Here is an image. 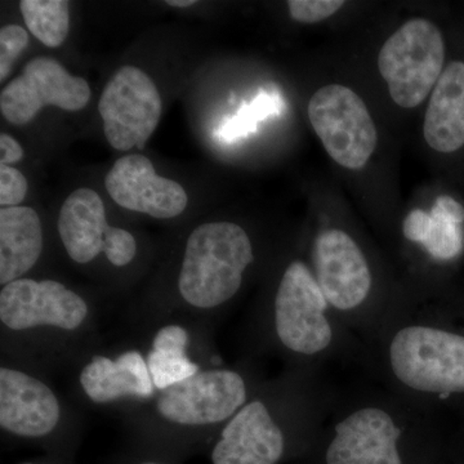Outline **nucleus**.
<instances>
[{
  "label": "nucleus",
  "mask_w": 464,
  "mask_h": 464,
  "mask_svg": "<svg viewBox=\"0 0 464 464\" xmlns=\"http://www.w3.org/2000/svg\"><path fill=\"white\" fill-rule=\"evenodd\" d=\"M255 259L248 234L234 222H208L195 228L186 243L179 276L186 304L210 310L227 304L243 284Z\"/></svg>",
  "instance_id": "obj_1"
},
{
  "label": "nucleus",
  "mask_w": 464,
  "mask_h": 464,
  "mask_svg": "<svg viewBox=\"0 0 464 464\" xmlns=\"http://www.w3.org/2000/svg\"><path fill=\"white\" fill-rule=\"evenodd\" d=\"M391 371L400 383L423 393L464 392V337L444 329L409 325L389 348Z\"/></svg>",
  "instance_id": "obj_2"
},
{
  "label": "nucleus",
  "mask_w": 464,
  "mask_h": 464,
  "mask_svg": "<svg viewBox=\"0 0 464 464\" xmlns=\"http://www.w3.org/2000/svg\"><path fill=\"white\" fill-rule=\"evenodd\" d=\"M444 61L445 43L439 27L426 18H413L384 43L378 70L396 105L413 109L438 84Z\"/></svg>",
  "instance_id": "obj_3"
},
{
  "label": "nucleus",
  "mask_w": 464,
  "mask_h": 464,
  "mask_svg": "<svg viewBox=\"0 0 464 464\" xmlns=\"http://www.w3.org/2000/svg\"><path fill=\"white\" fill-rule=\"evenodd\" d=\"M308 119L324 149L347 169H362L377 148V128L362 97L341 84L325 85L308 102Z\"/></svg>",
  "instance_id": "obj_4"
},
{
  "label": "nucleus",
  "mask_w": 464,
  "mask_h": 464,
  "mask_svg": "<svg viewBox=\"0 0 464 464\" xmlns=\"http://www.w3.org/2000/svg\"><path fill=\"white\" fill-rule=\"evenodd\" d=\"M329 304L315 275L304 262L286 267L275 295V332L284 347L301 356H315L331 347L334 333Z\"/></svg>",
  "instance_id": "obj_5"
},
{
  "label": "nucleus",
  "mask_w": 464,
  "mask_h": 464,
  "mask_svg": "<svg viewBox=\"0 0 464 464\" xmlns=\"http://www.w3.org/2000/svg\"><path fill=\"white\" fill-rule=\"evenodd\" d=\"M99 111L112 148L143 150L160 121V93L141 69L123 66L101 94Z\"/></svg>",
  "instance_id": "obj_6"
},
{
  "label": "nucleus",
  "mask_w": 464,
  "mask_h": 464,
  "mask_svg": "<svg viewBox=\"0 0 464 464\" xmlns=\"http://www.w3.org/2000/svg\"><path fill=\"white\" fill-rule=\"evenodd\" d=\"M58 234L67 256L76 264H90L103 253L116 267L130 265L137 241L130 231L110 226L105 204L91 188H78L61 207Z\"/></svg>",
  "instance_id": "obj_7"
},
{
  "label": "nucleus",
  "mask_w": 464,
  "mask_h": 464,
  "mask_svg": "<svg viewBox=\"0 0 464 464\" xmlns=\"http://www.w3.org/2000/svg\"><path fill=\"white\" fill-rule=\"evenodd\" d=\"M246 384L228 369L199 372L194 377L160 391L159 415L179 426H210L231 420L246 404Z\"/></svg>",
  "instance_id": "obj_8"
},
{
  "label": "nucleus",
  "mask_w": 464,
  "mask_h": 464,
  "mask_svg": "<svg viewBox=\"0 0 464 464\" xmlns=\"http://www.w3.org/2000/svg\"><path fill=\"white\" fill-rule=\"evenodd\" d=\"M91 100L90 84L69 74L51 57H36L26 63L23 74L9 82L0 93V111L14 125L32 121L45 106L79 111Z\"/></svg>",
  "instance_id": "obj_9"
},
{
  "label": "nucleus",
  "mask_w": 464,
  "mask_h": 464,
  "mask_svg": "<svg viewBox=\"0 0 464 464\" xmlns=\"http://www.w3.org/2000/svg\"><path fill=\"white\" fill-rule=\"evenodd\" d=\"M88 314L87 302L54 280L23 277L3 286L0 292V320L11 331L39 326L76 331Z\"/></svg>",
  "instance_id": "obj_10"
},
{
  "label": "nucleus",
  "mask_w": 464,
  "mask_h": 464,
  "mask_svg": "<svg viewBox=\"0 0 464 464\" xmlns=\"http://www.w3.org/2000/svg\"><path fill=\"white\" fill-rule=\"evenodd\" d=\"M316 280L329 306L342 313L356 310L368 298L372 273L364 253L347 232L329 228L314 244Z\"/></svg>",
  "instance_id": "obj_11"
},
{
  "label": "nucleus",
  "mask_w": 464,
  "mask_h": 464,
  "mask_svg": "<svg viewBox=\"0 0 464 464\" xmlns=\"http://www.w3.org/2000/svg\"><path fill=\"white\" fill-rule=\"evenodd\" d=\"M105 186L118 206L154 218H174L188 204L185 188L159 176L151 160L140 154L118 159L106 176Z\"/></svg>",
  "instance_id": "obj_12"
},
{
  "label": "nucleus",
  "mask_w": 464,
  "mask_h": 464,
  "mask_svg": "<svg viewBox=\"0 0 464 464\" xmlns=\"http://www.w3.org/2000/svg\"><path fill=\"white\" fill-rule=\"evenodd\" d=\"M326 464H402L398 441L401 431L386 411L357 409L335 426Z\"/></svg>",
  "instance_id": "obj_13"
},
{
  "label": "nucleus",
  "mask_w": 464,
  "mask_h": 464,
  "mask_svg": "<svg viewBox=\"0 0 464 464\" xmlns=\"http://www.w3.org/2000/svg\"><path fill=\"white\" fill-rule=\"evenodd\" d=\"M60 417L57 396L44 382L17 369H0V426L5 431L43 438L56 429Z\"/></svg>",
  "instance_id": "obj_14"
},
{
  "label": "nucleus",
  "mask_w": 464,
  "mask_h": 464,
  "mask_svg": "<svg viewBox=\"0 0 464 464\" xmlns=\"http://www.w3.org/2000/svg\"><path fill=\"white\" fill-rule=\"evenodd\" d=\"M285 439L265 402H246L228 420L212 451L213 464H276Z\"/></svg>",
  "instance_id": "obj_15"
},
{
  "label": "nucleus",
  "mask_w": 464,
  "mask_h": 464,
  "mask_svg": "<svg viewBox=\"0 0 464 464\" xmlns=\"http://www.w3.org/2000/svg\"><path fill=\"white\" fill-rule=\"evenodd\" d=\"M82 389L92 401L108 404L116 400L151 398L155 386L148 360L140 351L130 350L115 360L94 356L79 375Z\"/></svg>",
  "instance_id": "obj_16"
},
{
  "label": "nucleus",
  "mask_w": 464,
  "mask_h": 464,
  "mask_svg": "<svg viewBox=\"0 0 464 464\" xmlns=\"http://www.w3.org/2000/svg\"><path fill=\"white\" fill-rule=\"evenodd\" d=\"M430 148L444 154L464 146V63H449L433 88L423 125Z\"/></svg>",
  "instance_id": "obj_17"
},
{
  "label": "nucleus",
  "mask_w": 464,
  "mask_h": 464,
  "mask_svg": "<svg viewBox=\"0 0 464 464\" xmlns=\"http://www.w3.org/2000/svg\"><path fill=\"white\" fill-rule=\"evenodd\" d=\"M43 228L36 210L29 207L0 210V284L23 279L43 252Z\"/></svg>",
  "instance_id": "obj_18"
},
{
  "label": "nucleus",
  "mask_w": 464,
  "mask_h": 464,
  "mask_svg": "<svg viewBox=\"0 0 464 464\" xmlns=\"http://www.w3.org/2000/svg\"><path fill=\"white\" fill-rule=\"evenodd\" d=\"M464 208L448 195L436 199L431 212L415 209L402 224V234L409 241L420 244L433 258L449 261L463 249Z\"/></svg>",
  "instance_id": "obj_19"
},
{
  "label": "nucleus",
  "mask_w": 464,
  "mask_h": 464,
  "mask_svg": "<svg viewBox=\"0 0 464 464\" xmlns=\"http://www.w3.org/2000/svg\"><path fill=\"white\" fill-rule=\"evenodd\" d=\"M21 14L27 29L38 41L57 48L69 34V3L65 0H23Z\"/></svg>",
  "instance_id": "obj_20"
},
{
  "label": "nucleus",
  "mask_w": 464,
  "mask_h": 464,
  "mask_svg": "<svg viewBox=\"0 0 464 464\" xmlns=\"http://www.w3.org/2000/svg\"><path fill=\"white\" fill-rule=\"evenodd\" d=\"M285 109L282 94L276 88H264L249 103H244L234 118L228 119L218 130L219 139L226 142L239 141L257 130L259 121L279 116Z\"/></svg>",
  "instance_id": "obj_21"
},
{
  "label": "nucleus",
  "mask_w": 464,
  "mask_h": 464,
  "mask_svg": "<svg viewBox=\"0 0 464 464\" xmlns=\"http://www.w3.org/2000/svg\"><path fill=\"white\" fill-rule=\"evenodd\" d=\"M146 360L152 383L159 391L176 386L200 372L199 365L195 364L188 353L151 350Z\"/></svg>",
  "instance_id": "obj_22"
},
{
  "label": "nucleus",
  "mask_w": 464,
  "mask_h": 464,
  "mask_svg": "<svg viewBox=\"0 0 464 464\" xmlns=\"http://www.w3.org/2000/svg\"><path fill=\"white\" fill-rule=\"evenodd\" d=\"M29 44V34L18 25L3 26L0 30V82L5 81L12 69L14 61L26 50Z\"/></svg>",
  "instance_id": "obj_23"
},
{
  "label": "nucleus",
  "mask_w": 464,
  "mask_h": 464,
  "mask_svg": "<svg viewBox=\"0 0 464 464\" xmlns=\"http://www.w3.org/2000/svg\"><path fill=\"white\" fill-rule=\"evenodd\" d=\"M289 14L302 24H316L337 14L344 5L342 0H289Z\"/></svg>",
  "instance_id": "obj_24"
},
{
  "label": "nucleus",
  "mask_w": 464,
  "mask_h": 464,
  "mask_svg": "<svg viewBox=\"0 0 464 464\" xmlns=\"http://www.w3.org/2000/svg\"><path fill=\"white\" fill-rule=\"evenodd\" d=\"M26 177L11 166H0V204L3 208L18 207L27 194Z\"/></svg>",
  "instance_id": "obj_25"
},
{
  "label": "nucleus",
  "mask_w": 464,
  "mask_h": 464,
  "mask_svg": "<svg viewBox=\"0 0 464 464\" xmlns=\"http://www.w3.org/2000/svg\"><path fill=\"white\" fill-rule=\"evenodd\" d=\"M188 346V333L181 325L163 326L155 334L152 350L186 353Z\"/></svg>",
  "instance_id": "obj_26"
},
{
  "label": "nucleus",
  "mask_w": 464,
  "mask_h": 464,
  "mask_svg": "<svg viewBox=\"0 0 464 464\" xmlns=\"http://www.w3.org/2000/svg\"><path fill=\"white\" fill-rule=\"evenodd\" d=\"M24 158V149L7 133L0 134V166H11Z\"/></svg>",
  "instance_id": "obj_27"
},
{
  "label": "nucleus",
  "mask_w": 464,
  "mask_h": 464,
  "mask_svg": "<svg viewBox=\"0 0 464 464\" xmlns=\"http://www.w3.org/2000/svg\"><path fill=\"white\" fill-rule=\"evenodd\" d=\"M195 0H168L167 5L170 7L185 8L195 5Z\"/></svg>",
  "instance_id": "obj_28"
},
{
  "label": "nucleus",
  "mask_w": 464,
  "mask_h": 464,
  "mask_svg": "<svg viewBox=\"0 0 464 464\" xmlns=\"http://www.w3.org/2000/svg\"><path fill=\"white\" fill-rule=\"evenodd\" d=\"M142 464H160V463H155V462H146V463H142Z\"/></svg>",
  "instance_id": "obj_29"
},
{
  "label": "nucleus",
  "mask_w": 464,
  "mask_h": 464,
  "mask_svg": "<svg viewBox=\"0 0 464 464\" xmlns=\"http://www.w3.org/2000/svg\"><path fill=\"white\" fill-rule=\"evenodd\" d=\"M21 464H35V463H21Z\"/></svg>",
  "instance_id": "obj_30"
}]
</instances>
